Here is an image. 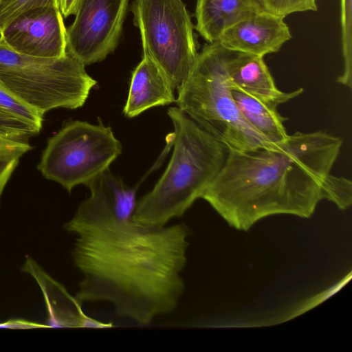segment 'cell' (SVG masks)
Instances as JSON below:
<instances>
[{
	"label": "cell",
	"mask_w": 352,
	"mask_h": 352,
	"mask_svg": "<svg viewBox=\"0 0 352 352\" xmlns=\"http://www.w3.org/2000/svg\"><path fill=\"white\" fill-rule=\"evenodd\" d=\"M324 193V199L334 203L340 209L345 210L352 203L351 181L331 173L326 181Z\"/></svg>",
	"instance_id": "d6986e66"
},
{
	"label": "cell",
	"mask_w": 352,
	"mask_h": 352,
	"mask_svg": "<svg viewBox=\"0 0 352 352\" xmlns=\"http://www.w3.org/2000/svg\"><path fill=\"white\" fill-rule=\"evenodd\" d=\"M0 113L22 120L41 130L43 116L26 105L0 83Z\"/></svg>",
	"instance_id": "e0dca14e"
},
{
	"label": "cell",
	"mask_w": 352,
	"mask_h": 352,
	"mask_svg": "<svg viewBox=\"0 0 352 352\" xmlns=\"http://www.w3.org/2000/svg\"><path fill=\"white\" fill-rule=\"evenodd\" d=\"M0 83L44 116L54 109L82 107L97 82L68 53L60 58L23 55L9 48L0 37Z\"/></svg>",
	"instance_id": "5b68a950"
},
{
	"label": "cell",
	"mask_w": 352,
	"mask_h": 352,
	"mask_svg": "<svg viewBox=\"0 0 352 352\" xmlns=\"http://www.w3.org/2000/svg\"><path fill=\"white\" fill-rule=\"evenodd\" d=\"M134 25L140 32L144 57L174 89L187 78L197 52L191 16L182 0H135Z\"/></svg>",
	"instance_id": "8992f818"
},
{
	"label": "cell",
	"mask_w": 352,
	"mask_h": 352,
	"mask_svg": "<svg viewBox=\"0 0 352 352\" xmlns=\"http://www.w3.org/2000/svg\"><path fill=\"white\" fill-rule=\"evenodd\" d=\"M231 94L245 120L268 142L278 143L287 138L283 125L287 118L280 116L276 108L264 104L233 86Z\"/></svg>",
	"instance_id": "9a60e30c"
},
{
	"label": "cell",
	"mask_w": 352,
	"mask_h": 352,
	"mask_svg": "<svg viewBox=\"0 0 352 352\" xmlns=\"http://www.w3.org/2000/svg\"><path fill=\"white\" fill-rule=\"evenodd\" d=\"M0 37L9 48L23 55L60 58L67 54L66 28L59 7H42L21 14Z\"/></svg>",
	"instance_id": "9c48e42d"
},
{
	"label": "cell",
	"mask_w": 352,
	"mask_h": 352,
	"mask_svg": "<svg viewBox=\"0 0 352 352\" xmlns=\"http://www.w3.org/2000/svg\"><path fill=\"white\" fill-rule=\"evenodd\" d=\"M263 9L280 17L306 11H317L316 0H258Z\"/></svg>",
	"instance_id": "ffe728a7"
},
{
	"label": "cell",
	"mask_w": 352,
	"mask_h": 352,
	"mask_svg": "<svg viewBox=\"0 0 352 352\" xmlns=\"http://www.w3.org/2000/svg\"><path fill=\"white\" fill-rule=\"evenodd\" d=\"M341 28L344 70L337 81L352 88L351 0H341Z\"/></svg>",
	"instance_id": "2e32d148"
},
{
	"label": "cell",
	"mask_w": 352,
	"mask_h": 352,
	"mask_svg": "<svg viewBox=\"0 0 352 352\" xmlns=\"http://www.w3.org/2000/svg\"><path fill=\"white\" fill-rule=\"evenodd\" d=\"M261 10L258 0H197L195 29L213 43L226 29Z\"/></svg>",
	"instance_id": "5bb4252c"
},
{
	"label": "cell",
	"mask_w": 352,
	"mask_h": 352,
	"mask_svg": "<svg viewBox=\"0 0 352 352\" xmlns=\"http://www.w3.org/2000/svg\"><path fill=\"white\" fill-rule=\"evenodd\" d=\"M342 143L323 131H297L267 146L230 149L201 198L239 230L274 214L308 218L324 199L325 183Z\"/></svg>",
	"instance_id": "7a4b0ae2"
},
{
	"label": "cell",
	"mask_w": 352,
	"mask_h": 352,
	"mask_svg": "<svg viewBox=\"0 0 352 352\" xmlns=\"http://www.w3.org/2000/svg\"><path fill=\"white\" fill-rule=\"evenodd\" d=\"M174 90L157 66L143 56L132 73L124 114L133 118L152 107L175 102Z\"/></svg>",
	"instance_id": "7c38bea8"
},
{
	"label": "cell",
	"mask_w": 352,
	"mask_h": 352,
	"mask_svg": "<svg viewBox=\"0 0 352 352\" xmlns=\"http://www.w3.org/2000/svg\"><path fill=\"white\" fill-rule=\"evenodd\" d=\"M234 51L219 41L205 45L177 89V107L230 149L249 150L268 142L240 113L231 94L228 63Z\"/></svg>",
	"instance_id": "277c9868"
},
{
	"label": "cell",
	"mask_w": 352,
	"mask_h": 352,
	"mask_svg": "<svg viewBox=\"0 0 352 352\" xmlns=\"http://www.w3.org/2000/svg\"><path fill=\"white\" fill-rule=\"evenodd\" d=\"M58 6V0H0V34L12 21L30 10Z\"/></svg>",
	"instance_id": "ac0fdd59"
},
{
	"label": "cell",
	"mask_w": 352,
	"mask_h": 352,
	"mask_svg": "<svg viewBox=\"0 0 352 352\" xmlns=\"http://www.w3.org/2000/svg\"><path fill=\"white\" fill-rule=\"evenodd\" d=\"M40 131L34 126L19 118L0 113V136L21 140Z\"/></svg>",
	"instance_id": "44dd1931"
},
{
	"label": "cell",
	"mask_w": 352,
	"mask_h": 352,
	"mask_svg": "<svg viewBox=\"0 0 352 352\" xmlns=\"http://www.w3.org/2000/svg\"><path fill=\"white\" fill-rule=\"evenodd\" d=\"M174 131L169 163L153 188L138 201L133 219L163 226L181 217L223 168L230 148L178 107L168 110Z\"/></svg>",
	"instance_id": "3957f363"
},
{
	"label": "cell",
	"mask_w": 352,
	"mask_h": 352,
	"mask_svg": "<svg viewBox=\"0 0 352 352\" xmlns=\"http://www.w3.org/2000/svg\"><path fill=\"white\" fill-rule=\"evenodd\" d=\"M36 328H50L47 324L30 322L23 319H12L0 322V329H28Z\"/></svg>",
	"instance_id": "cb8c5ba5"
},
{
	"label": "cell",
	"mask_w": 352,
	"mask_h": 352,
	"mask_svg": "<svg viewBox=\"0 0 352 352\" xmlns=\"http://www.w3.org/2000/svg\"><path fill=\"white\" fill-rule=\"evenodd\" d=\"M86 186L90 196L64 225L77 236L72 256L83 275L77 301H107L142 325L172 313L185 289L188 228L134 221L136 189L109 168Z\"/></svg>",
	"instance_id": "6da1fadb"
},
{
	"label": "cell",
	"mask_w": 352,
	"mask_h": 352,
	"mask_svg": "<svg viewBox=\"0 0 352 352\" xmlns=\"http://www.w3.org/2000/svg\"><path fill=\"white\" fill-rule=\"evenodd\" d=\"M128 0H79L66 28L67 52L85 66L103 60L116 48Z\"/></svg>",
	"instance_id": "ba28073f"
},
{
	"label": "cell",
	"mask_w": 352,
	"mask_h": 352,
	"mask_svg": "<svg viewBox=\"0 0 352 352\" xmlns=\"http://www.w3.org/2000/svg\"><path fill=\"white\" fill-rule=\"evenodd\" d=\"M20 157L16 155L0 156V200L8 182L19 164Z\"/></svg>",
	"instance_id": "603a6c76"
},
{
	"label": "cell",
	"mask_w": 352,
	"mask_h": 352,
	"mask_svg": "<svg viewBox=\"0 0 352 352\" xmlns=\"http://www.w3.org/2000/svg\"><path fill=\"white\" fill-rule=\"evenodd\" d=\"M121 151L111 127L73 120L49 138L37 168L70 192L109 168Z\"/></svg>",
	"instance_id": "52a82bcc"
},
{
	"label": "cell",
	"mask_w": 352,
	"mask_h": 352,
	"mask_svg": "<svg viewBox=\"0 0 352 352\" xmlns=\"http://www.w3.org/2000/svg\"><path fill=\"white\" fill-rule=\"evenodd\" d=\"M21 270L32 276L42 291L48 313L47 324L50 328L85 327L88 316L82 312L80 304L35 261L28 257Z\"/></svg>",
	"instance_id": "4fadbf2b"
},
{
	"label": "cell",
	"mask_w": 352,
	"mask_h": 352,
	"mask_svg": "<svg viewBox=\"0 0 352 352\" xmlns=\"http://www.w3.org/2000/svg\"><path fill=\"white\" fill-rule=\"evenodd\" d=\"M79 0H58L59 9L63 16L67 18L75 14Z\"/></svg>",
	"instance_id": "d4e9b609"
},
{
	"label": "cell",
	"mask_w": 352,
	"mask_h": 352,
	"mask_svg": "<svg viewBox=\"0 0 352 352\" xmlns=\"http://www.w3.org/2000/svg\"><path fill=\"white\" fill-rule=\"evenodd\" d=\"M30 149H32V146L27 140L0 136V156L16 155L21 157Z\"/></svg>",
	"instance_id": "7402d4cb"
},
{
	"label": "cell",
	"mask_w": 352,
	"mask_h": 352,
	"mask_svg": "<svg viewBox=\"0 0 352 352\" xmlns=\"http://www.w3.org/2000/svg\"><path fill=\"white\" fill-rule=\"evenodd\" d=\"M228 72L233 87L274 108L303 92L302 88L292 92L278 89L263 57L257 55L234 51L228 63Z\"/></svg>",
	"instance_id": "8fae6325"
},
{
	"label": "cell",
	"mask_w": 352,
	"mask_h": 352,
	"mask_svg": "<svg viewBox=\"0 0 352 352\" xmlns=\"http://www.w3.org/2000/svg\"><path fill=\"white\" fill-rule=\"evenodd\" d=\"M283 19L259 10L226 29L217 41L230 50L264 57L292 37Z\"/></svg>",
	"instance_id": "30bf717a"
}]
</instances>
